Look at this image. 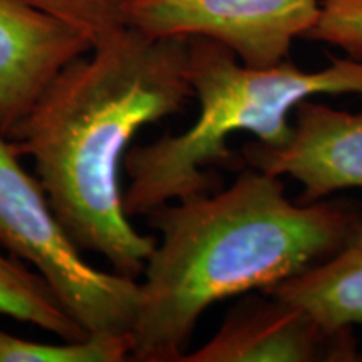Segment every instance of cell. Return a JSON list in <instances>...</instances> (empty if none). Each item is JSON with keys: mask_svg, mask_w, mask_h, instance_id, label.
<instances>
[{"mask_svg": "<svg viewBox=\"0 0 362 362\" xmlns=\"http://www.w3.org/2000/svg\"><path fill=\"white\" fill-rule=\"evenodd\" d=\"M193 99L188 37H153L124 25L49 84L12 139L30 156L54 214L81 250L117 274L143 275L158 240L124 211L121 171L143 126Z\"/></svg>", "mask_w": 362, "mask_h": 362, "instance_id": "cell-1", "label": "cell"}, {"mask_svg": "<svg viewBox=\"0 0 362 362\" xmlns=\"http://www.w3.org/2000/svg\"><path fill=\"white\" fill-rule=\"evenodd\" d=\"M146 216L161 240L139 284L129 354L138 362H181L208 307L297 277L362 235V203H293L282 176L252 166L226 189L181 198Z\"/></svg>", "mask_w": 362, "mask_h": 362, "instance_id": "cell-2", "label": "cell"}, {"mask_svg": "<svg viewBox=\"0 0 362 362\" xmlns=\"http://www.w3.org/2000/svg\"><path fill=\"white\" fill-rule=\"evenodd\" d=\"M188 79L197 98V121L180 134L129 148L124 171V211L146 216L171 202L220 188L211 166H247L230 151L233 133H250L267 146H284L292 136L291 115L315 96H362V61L330 59L319 71H304L285 59L250 67L228 47L206 37H188Z\"/></svg>", "mask_w": 362, "mask_h": 362, "instance_id": "cell-3", "label": "cell"}, {"mask_svg": "<svg viewBox=\"0 0 362 362\" xmlns=\"http://www.w3.org/2000/svg\"><path fill=\"white\" fill-rule=\"evenodd\" d=\"M0 245L25 262L51 288L88 336L131 341L139 309V284L103 272L81 257L78 243L54 214L37 178L27 173L19 153L0 134Z\"/></svg>", "mask_w": 362, "mask_h": 362, "instance_id": "cell-4", "label": "cell"}, {"mask_svg": "<svg viewBox=\"0 0 362 362\" xmlns=\"http://www.w3.org/2000/svg\"><path fill=\"white\" fill-rule=\"evenodd\" d=\"M319 0H128L126 24L153 37H206L228 47L245 66L288 59L305 37Z\"/></svg>", "mask_w": 362, "mask_h": 362, "instance_id": "cell-5", "label": "cell"}, {"mask_svg": "<svg viewBox=\"0 0 362 362\" xmlns=\"http://www.w3.org/2000/svg\"><path fill=\"white\" fill-rule=\"evenodd\" d=\"M354 329L330 330L309 310L274 293H250L230 307L214 337L181 362H354Z\"/></svg>", "mask_w": 362, "mask_h": 362, "instance_id": "cell-6", "label": "cell"}, {"mask_svg": "<svg viewBox=\"0 0 362 362\" xmlns=\"http://www.w3.org/2000/svg\"><path fill=\"white\" fill-rule=\"evenodd\" d=\"M293 115L291 139L279 148L247 143L242 149L245 165L297 180L302 185L300 203L362 188V112L307 99Z\"/></svg>", "mask_w": 362, "mask_h": 362, "instance_id": "cell-7", "label": "cell"}, {"mask_svg": "<svg viewBox=\"0 0 362 362\" xmlns=\"http://www.w3.org/2000/svg\"><path fill=\"white\" fill-rule=\"evenodd\" d=\"M93 44L25 0H0V134L12 141L49 84Z\"/></svg>", "mask_w": 362, "mask_h": 362, "instance_id": "cell-8", "label": "cell"}, {"mask_svg": "<svg viewBox=\"0 0 362 362\" xmlns=\"http://www.w3.org/2000/svg\"><path fill=\"white\" fill-rule=\"evenodd\" d=\"M264 292L300 305L330 330L362 325V235L330 260Z\"/></svg>", "mask_w": 362, "mask_h": 362, "instance_id": "cell-9", "label": "cell"}, {"mask_svg": "<svg viewBox=\"0 0 362 362\" xmlns=\"http://www.w3.org/2000/svg\"><path fill=\"white\" fill-rule=\"evenodd\" d=\"M0 315L37 325L61 341L89 337L33 269L4 253H0Z\"/></svg>", "mask_w": 362, "mask_h": 362, "instance_id": "cell-10", "label": "cell"}, {"mask_svg": "<svg viewBox=\"0 0 362 362\" xmlns=\"http://www.w3.org/2000/svg\"><path fill=\"white\" fill-rule=\"evenodd\" d=\"M129 354L131 341L126 337L35 342L0 329V362H123L129 361Z\"/></svg>", "mask_w": 362, "mask_h": 362, "instance_id": "cell-11", "label": "cell"}, {"mask_svg": "<svg viewBox=\"0 0 362 362\" xmlns=\"http://www.w3.org/2000/svg\"><path fill=\"white\" fill-rule=\"evenodd\" d=\"M98 44L126 24L128 0H25Z\"/></svg>", "mask_w": 362, "mask_h": 362, "instance_id": "cell-12", "label": "cell"}, {"mask_svg": "<svg viewBox=\"0 0 362 362\" xmlns=\"http://www.w3.org/2000/svg\"><path fill=\"white\" fill-rule=\"evenodd\" d=\"M304 39L334 45L362 61V0H319L317 19Z\"/></svg>", "mask_w": 362, "mask_h": 362, "instance_id": "cell-13", "label": "cell"}, {"mask_svg": "<svg viewBox=\"0 0 362 362\" xmlns=\"http://www.w3.org/2000/svg\"><path fill=\"white\" fill-rule=\"evenodd\" d=\"M359 361H362V352H361V356H359Z\"/></svg>", "mask_w": 362, "mask_h": 362, "instance_id": "cell-14", "label": "cell"}]
</instances>
